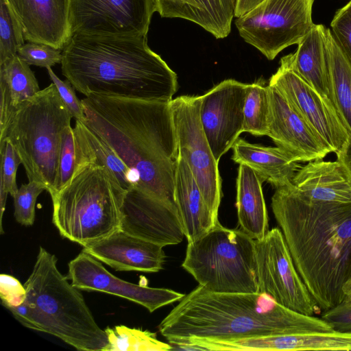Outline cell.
Returning <instances> with one entry per match:
<instances>
[{
	"instance_id": "cell-1",
	"label": "cell",
	"mask_w": 351,
	"mask_h": 351,
	"mask_svg": "<svg viewBox=\"0 0 351 351\" xmlns=\"http://www.w3.org/2000/svg\"><path fill=\"white\" fill-rule=\"evenodd\" d=\"M271 208L295 266L323 311L344 300L351 279V202L311 200L293 184L276 189Z\"/></svg>"
},
{
	"instance_id": "cell-2",
	"label": "cell",
	"mask_w": 351,
	"mask_h": 351,
	"mask_svg": "<svg viewBox=\"0 0 351 351\" xmlns=\"http://www.w3.org/2000/svg\"><path fill=\"white\" fill-rule=\"evenodd\" d=\"M82 102V122L128 167L136 188L176 206L178 152L170 102L97 95Z\"/></svg>"
},
{
	"instance_id": "cell-3",
	"label": "cell",
	"mask_w": 351,
	"mask_h": 351,
	"mask_svg": "<svg viewBox=\"0 0 351 351\" xmlns=\"http://www.w3.org/2000/svg\"><path fill=\"white\" fill-rule=\"evenodd\" d=\"M61 69L74 88L97 95L170 102L176 73L149 47L147 36H71Z\"/></svg>"
},
{
	"instance_id": "cell-4",
	"label": "cell",
	"mask_w": 351,
	"mask_h": 351,
	"mask_svg": "<svg viewBox=\"0 0 351 351\" xmlns=\"http://www.w3.org/2000/svg\"><path fill=\"white\" fill-rule=\"evenodd\" d=\"M158 328L168 341L193 337L232 340L334 330L322 318L287 308L265 293H213L199 285L183 297Z\"/></svg>"
},
{
	"instance_id": "cell-5",
	"label": "cell",
	"mask_w": 351,
	"mask_h": 351,
	"mask_svg": "<svg viewBox=\"0 0 351 351\" xmlns=\"http://www.w3.org/2000/svg\"><path fill=\"white\" fill-rule=\"evenodd\" d=\"M57 267V258L40 247L24 283L26 298L8 309L24 326L55 336L81 351H103L108 343L79 289Z\"/></svg>"
},
{
	"instance_id": "cell-6",
	"label": "cell",
	"mask_w": 351,
	"mask_h": 351,
	"mask_svg": "<svg viewBox=\"0 0 351 351\" xmlns=\"http://www.w3.org/2000/svg\"><path fill=\"white\" fill-rule=\"evenodd\" d=\"M126 191L107 167L76 160L69 183L51 196L60 235L84 247L121 229Z\"/></svg>"
},
{
	"instance_id": "cell-7",
	"label": "cell",
	"mask_w": 351,
	"mask_h": 351,
	"mask_svg": "<svg viewBox=\"0 0 351 351\" xmlns=\"http://www.w3.org/2000/svg\"><path fill=\"white\" fill-rule=\"evenodd\" d=\"M73 118L52 82L25 102L0 131L19 154L29 181L50 193L58 172L62 136Z\"/></svg>"
},
{
	"instance_id": "cell-8",
	"label": "cell",
	"mask_w": 351,
	"mask_h": 351,
	"mask_svg": "<svg viewBox=\"0 0 351 351\" xmlns=\"http://www.w3.org/2000/svg\"><path fill=\"white\" fill-rule=\"evenodd\" d=\"M206 290L220 293H258L255 240L219 222L189 242L182 264Z\"/></svg>"
},
{
	"instance_id": "cell-9",
	"label": "cell",
	"mask_w": 351,
	"mask_h": 351,
	"mask_svg": "<svg viewBox=\"0 0 351 351\" xmlns=\"http://www.w3.org/2000/svg\"><path fill=\"white\" fill-rule=\"evenodd\" d=\"M315 0H264L238 17L241 37L274 60L285 48L298 44L313 25Z\"/></svg>"
},
{
	"instance_id": "cell-10",
	"label": "cell",
	"mask_w": 351,
	"mask_h": 351,
	"mask_svg": "<svg viewBox=\"0 0 351 351\" xmlns=\"http://www.w3.org/2000/svg\"><path fill=\"white\" fill-rule=\"evenodd\" d=\"M255 258L258 292L294 311L311 316L320 313L296 269L281 230L272 228L255 240Z\"/></svg>"
},
{
	"instance_id": "cell-11",
	"label": "cell",
	"mask_w": 351,
	"mask_h": 351,
	"mask_svg": "<svg viewBox=\"0 0 351 351\" xmlns=\"http://www.w3.org/2000/svg\"><path fill=\"white\" fill-rule=\"evenodd\" d=\"M200 96L182 95L170 101L178 155L191 169L207 204L218 216L221 179L199 118Z\"/></svg>"
},
{
	"instance_id": "cell-12",
	"label": "cell",
	"mask_w": 351,
	"mask_h": 351,
	"mask_svg": "<svg viewBox=\"0 0 351 351\" xmlns=\"http://www.w3.org/2000/svg\"><path fill=\"white\" fill-rule=\"evenodd\" d=\"M156 0H70L71 36H147Z\"/></svg>"
},
{
	"instance_id": "cell-13",
	"label": "cell",
	"mask_w": 351,
	"mask_h": 351,
	"mask_svg": "<svg viewBox=\"0 0 351 351\" xmlns=\"http://www.w3.org/2000/svg\"><path fill=\"white\" fill-rule=\"evenodd\" d=\"M268 84L278 90L333 152L346 143L350 134L334 105L297 73L292 64L291 53L280 59V66Z\"/></svg>"
},
{
	"instance_id": "cell-14",
	"label": "cell",
	"mask_w": 351,
	"mask_h": 351,
	"mask_svg": "<svg viewBox=\"0 0 351 351\" xmlns=\"http://www.w3.org/2000/svg\"><path fill=\"white\" fill-rule=\"evenodd\" d=\"M247 87L248 84L228 79L200 95V121L218 162L243 132Z\"/></svg>"
},
{
	"instance_id": "cell-15",
	"label": "cell",
	"mask_w": 351,
	"mask_h": 351,
	"mask_svg": "<svg viewBox=\"0 0 351 351\" xmlns=\"http://www.w3.org/2000/svg\"><path fill=\"white\" fill-rule=\"evenodd\" d=\"M121 230L162 247L178 244L185 237L176 206L137 188L126 192Z\"/></svg>"
},
{
	"instance_id": "cell-16",
	"label": "cell",
	"mask_w": 351,
	"mask_h": 351,
	"mask_svg": "<svg viewBox=\"0 0 351 351\" xmlns=\"http://www.w3.org/2000/svg\"><path fill=\"white\" fill-rule=\"evenodd\" d=\"M68 268L66 277L77 289L123 298L142 305L150 313L180 300L184 296L171 289L149 287L120 279L84 250L69 262Z\"/></svg>"
},
{
	"instance_id": "cell-17",
	"label": "cell",
	"mask_w": 351,
	"mask_h": 351,
	"mask_svg": "<svg viewBox=\"0 0 351 351\" xmlns=\"http://www.w3.org/2000/svg\"><path fill=\"white\" fill-rule=\"evenodd\" d=\"M270 117L267 136L296 162L324 158L330 147L274 86L268 84Z\"/></svg>"
},
{
	"instance_id": "cell-18",
	"label": "cell",
	"mask_w": 351,
	"mask_h": 351,
	"mask_svg": "<svg viewBox=\"0 0 351 351\" xmlns=\"http://www.w3.org/2000/svg\"><path fill=\"white\" fill-rule=\"evenodd\" d=\"M162 247L119 229L83 250L117 271L157 272L165 261Z\"/></svg>"
},
{
	"instance_id": "cell-19",
	"label": "cell",
	"mask_w": 351,
	"mask_h": 351,
	"mask_svg": "<svg viewBox=\"0 0 351 351\" xmlns=\"http://www.w3.org/2000/svg\"><path fill=\"white\" fill-rule=\"evenodd\" d=\"M21 23L25 39L63 49L71 37L70 0H7Z\"/></svg>"
},
{
	"instance_id": "cell-20",
	"label": "cell",
	"mask_w": 351,
	"mask_h": 351,
	"mask_svg": "<svg viewBox=\"0 0 351 351\" xmlns=\"http://www.w3.org/2000/svg\"><path fill=\"white\" fill-rule=\"evenodd\" d=\"M293 184L300 193L313 201L351 202V177L338 160L308 161L297 171Z\"/></svg>"
},
{
	"instance_id": "cell-21",
	"label": "cell",
	"mask_w": 351,
	"mask_h": 351,
	"mask_svg": "<svg viewBox=\"0 0 351 351\" xmlns=\"http://www.w3.org/2000/svg\"><path fill=\"white\" fill-rule=\"evenodd\" d=\"M174 196L188 243L201 237L219 222L207 204L185 160L178 155L175 171Z\"/></svg>"
},
{
	"instance_id": "cell-22",
	"label": "cell",
	"mask_w": 351,
	"mask_h": 351,
	"mask_svg": "<svg viewBox=\"0 0 351 351\" xmlns=\"http://www.w3.org/2000/svg\"><path fill=\"white\" fill-rule=\"evenodd\" d=\"M232 149V159L235 163L248 166L262 182H267L276 189L293 184V180L301 167L278 146L265 147L238 138Z\"/></svg>"
},
{
	"instance_id": "cell-23",
	"label": "cell",
	"mask_w": 351,
	"mask_h": 351,
	"mask_svg": "<svg viewBox=\"0 0 351 351\" xmlns=\"http://www.w3.org/2000/svg\"><path fill=\"white\" fill-rule=\"evenodd\" d=\"M162 17L181 18L193 22L217 38L231 30L235 0H156Z\"/></svg>"
},
{
	"instance_id": "cell-24",
	"label": "cell",
	"mask_w": 351,
	"mask_h": 351,
	"mask_svg": "<svg viewBox=\"0 0 351 351\" xmlns=\"http://www.w3.org/2000/svg\"><path fill=\"white\" fill-rule=\"evenodd\" d=\"M326 29L322 24H313L298 44L295 52L291 53V59L297 73L334 105L325 45Z\"/></svg>"
},
{
	"instance_id": "cell-25",
	"label": "cell",
	"mask_w": 351,
	"mask_h": 351,
	"mask_svg": "<svg viewBox=\"0 0 351 351\" xmlns=\"http://www.w3.org/2000/svg\"><path fill=\"white\" fill-rule=\"evenodd\" d=\"M262 183L250 167L239 165L236 184L238 221L240 229L254 240L263 238L269 231Z\"/></svg>"
},
{
	"instance_id": "cell-26",
	"label": "cell",
	"mask_w": 351,
	"mask_h": 351,
	"mask_svg": "<svg viewBox=\"0 0 351 351\" xmlns=\"http://www.w3.org/2000/svg\"><path fill=\"white\" fill-rule=\"evenodd\" d=\"M0 131L21 106L40 90L29 65L19 56L0 64Z\"/></svg>"
},
{
	"instance_id": "cell-27",
	"label": "cell",
	"mask_w": 351,
	"mask_h": 351,
	"mask_svg": "<svg viewBox=\"0 0 351 351\" xmlns=\"http://www.w3.org/2000/svg\"><path fill=\"white\" fill-rule=\"evenodd\" d=\"M76 160L105 166L126 191L136 188L132 171L114 149L84 122L75 120L73 128Z\"/></svg>"
},
{
	"instance_id": "cell-28",
	"label": "cell",
	"mask_w": 351,
	"mask_h": 351,
	"mask_svg": "<svg viewBox=\"0 0 351 351\" xmlns=\"http://www.w3.org/2000/svg\"><path fill=\"white\" fill-rule=\"evenodd\" d=\"M325 45L334 105L351 136V63L330 28L325 31Z\"/></svg>"
},
{
	"instance_id": "cell-29",
	"label": "cell",
	"mask_w": 351,
	"mask_h": 351,
	"mask_svg": "<svg viewBox=\"0 0 351 351\" xmlns=\"http://www.w3.org/2000/svg\"><path fill=\"white\" fill-rule=\"evenodd\" d=\"M243 116V132L254 136H267L270 99L268 86L262 80L248 84Z\"/></svg>"
},
{
	"instance_id": "cell-30",
	"label": "cell",
	"mask_w": 351,
	"mask_h": 351,
	"mask_svg": "<svg viewBox=\"0 0 351 351\" xmlns=\"http://www.w3.org/2000/svg\"><path fill=\"white\" fill-rule=\"evenodd\" d=\"M108 343L103 351H166L171 346L149 330L117 326L105 330Z\"/></svg>"
},
{
	"instance_id": "cell-31",
	"label": "cell",
	"mask_w": 351,
	"mask_h": 351,
	"mask_svg": "<svg viewBox=\"0 0 351 351\" xmlns=\"http://www.w3.org/2000/svg\"><path fill=\"white\" fill-rule=\"evenodd\" d=\"M23 27L7 0H0V64L25 45Z\"/></svg>"
},
{
	"instance_id": "cell-32",
	"label": "cell",
	"mask_w": 351,
	"mask_h": 351,
	"mask_svg": "<svg viewBox=\"0 0 351 351\" xmlns=\"http://www.w3.org/2000/svg\"><path fill=\"white\" fill-rule=\"evenodd\" d=\"M0 153L1 156V184H0V232L3 234L2 219L5 208L8 193L13 197L18 191L16 184V172L21 159L14 147L8 141H0Z\"/></svg>"
},
{
	"instance_id": "cell-33",
	"label": "cell",
	"mask_w": 351,
	"mask_h": 351,
	"mask_svg": "<svg viewBox=\"0 0 351 351\" xmlns=\"http://www.w3.org/2000/svg\"><path fill=\"white\" fill-rule=\"evenodd\" d=\"M76 167L74 130L71 125L63 132L59 154L58 172L51 197L62 190L71 181Z\"/></svg>"
},
{
	"instance_id": "cell-34",
	"label": "cell",
	"mask_w": 351,
	"mask_h": 351,
	"mask_svg": "<svg viewBox=\"0 0 351 351\" xmlns=\"http://www.w3.org/2000/svg\"><path fill=\"white\" fill-rule=\"evenodd\" d=\"M43 191H47L46 186L36 181H29L18 189L12 197L14 217L19 223L26 226L33 225L36 199Z\"/></svg>"
},
{
	"instance_id": "cell-35",
	"label": "cell",
	"mask_w": 351,
	"mask_h": 351,
	"mask_svg": "<svg viewBox=\"0 0 351 351\" xmlns=\"http://www.w3.org/2000/svg\"><path fill=\"white\" fill-rule=\"evenodd\" d=\"M17 55L29 66L47 69L61 63L62 49L46 43L28 41L19 49Z\"/></svg>"
},
{
	"instance_id": "cell-36",
	"label": "cell",
	"mask_w": 351,
	"mask_h": 351,
	"mask_svg": "<svg viewBox=\"0 0 351 351\" xmlns=\"http://www.w3.org/2000/svg\"><path fill=\"white\" fill-rule=\"evenodd\" d=\"M330 29L337 44L351 63V0L336 11Z\"/></svg>"
},
{
	"instance_id": "cell-37",
	"label": "cell",
	"mask_w": 351,
	"mask_h": 351,
	"mask_svg": "<svg viewBox=\"0 0 351 351\" xmlns=\"http://www.w3.org/2000/svg\"><path fill=\"white\" fill-rule=\"evenodd\" d=\"M47 70L52 82L56 86L63 103L68 108L73 118L75 120L84 121L85 114L83 104L82 100H80L75 95L74 87L68 80H61L51 67L47 68Z\"/></svg>"
},
{
	"instance_id": "cell-38",
	"label": "cell",
	"mask_w": 351,
	"mask_h": 351,
	"mask_svg": "<svg viewBox=\"0 0 351 351\" xmlns=\"http://www.w3.org/2000/svg\"><path fill=\"white\" fill-rule=\"evenodd\" d=\"M0 298L7 308L21 305L26 298L24 285L14 277L5 274L0 275Z\"/></svg>"
},
{
	"instance_id": "cell-39",
	"label": "cell",
	"mask_w": 351,
	"mask_h": 351,
	"mask_svg": "<svg viewBox=\"0 0 351 351\" xmlns=\"http://www.w3.org/2000/svg\"><path fill=\"white\" fill-rule=\"evenodd\" d=\"M321 318L335 331L351 332V304L344 301L324 311Z\"/></svg>"
},
{
	"instance_id": "cell-40",
	"label": "cell",
	"mask_w": 351,
	"mask_h": 351,
	"mask_svg": "<svg viewBox=\"0 0 351 351\" xmlns=\"http://www.w3.org/2000/svg\"><path fill=\"white\" fill-rule=\"evenodd\" d=\"M336 154L337 160L344 165L351 177V136Z\"/></svg>"
},
{
	"instance_id": "cell-41",
	"label": "cell",
	"mask_w": 351,
	"mask_h": 351,
	"mask_svg": "<svg viewBox=\"0 0 351 351\" xmlns=\"http://www.w3.org/2000/svg\"><path fill=\"white\" fill-rule=\"evenodd\" d=\"M264 0H235L234 17H240L257 6Z\"/></svg>"
},
{
	"instance_id": "cell-42",
	"label": "cell",
	"mask_w": 351,
	"mask_h": 351,
	"mask_svg": "<svg viewBox=\"0 0 351 351\" xmlns=\"http://www.w3.org/2000/svg\"><path fill=\"white\" fill-rule=\"evenodd\" d=\"M343 292L344 294L343 301L351 304V279L343 286Z\"/></svg>"
}]
</instances>
